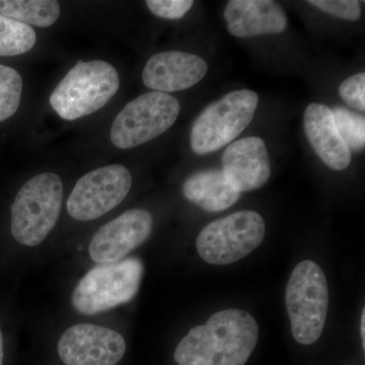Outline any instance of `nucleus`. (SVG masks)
Returning <instances> with one entry per match:
<instances>
[{
	"instance_id": "nucleus-2",
	"label": "nucleus",
	"mask_w": 365,
	"mask_h": 365,
	"mask_svg": "<svg viewBox=\"0 0 365 365\" xmlns=\"http://www.w3.org/2000/svg\"><path fill=\"white\" fill-rule=\"evenodd\" d=\"M119 86V74L111 64L79 60L53 91L50 105L60 118L73 121L105 107Z\"/></svg>"
},
{
	"instance_id": "nucleus-13",
	"label": "nucleus",
	"mask_w": 365,
	"mask_h": 365,
	"mask_svg": "<svg viewBox=\"0 0 365 365\" xmlns=\"http://www.w3.org/2000/svg\"><path fill=\"white\" fill-rule=\"evenodd\" d=\"M208 71L205 60L191 53H158L144 67L143 81L150 90L175 93L187 90L202 81Z\"/></svg>"
},
{
	"instance_id": "nucleus-10",
	"label": "nucleus",
	"mask_w": 365,
	"mask_h": 365,
	"mask_svg": "<svg viewBox=\"0 0 365 365\" xmlns=\"http://www.w3.org/2000/svg\"><path fill=\"white\" fill-rule=\"evenodd\" d=\"M57 350L66 365H115L124 356L126 342L112 329L78 324L62 334Z\"/></svg>"
},
{
	"instance_id": "nucleus-18",
	"label": "nucleus",
	"mask_w": 365,
	"mask_h": 365,
	"mask_svg": "<svg viewBox=\"0 0 365 365\" xmlns=\"http://www.w3.org/2000/svg\"><path fill=\"white\" fill-rule=\"evenodd\" d=\"M37 41L31 26L0 14V56H16L30 51Z\"/></svg>"
},
{
	"instance_id": "nucleus-17",
	"label": "nucleus",
	"mask_w": 365,
	"mask_h": 365,
	"mask_svg": "<svg viewBox=\"0 0 365 365\" xmlns=\"http://www.w3.org/2000/svg\"><path fill=\"white\" fill-rule=\"evenodd\" d=\"M0 14L26 25L47 28L59 18L55 0H0Z\"/></svg>"
},
{
	"instance_id": "nucleus-1",
	"label": "nucleus",
	"mask_w": 365,
	"mask_h": 365,
	"mask_svg": "<svg viewBox=\"0 0 365 365\" xmlns=\"http://www.w3.org/2000/svg\"><path fill=\"white\" fill-rule=\"evenodd\" d=\"M259 327L249 313L225 309L194 327L177 346L178 365H245L256 348Z\"/></svg>"
},
{
	"instance_id": "nucleus-14",
	"label": "nucleus",
	"mask_w": 365,
	"mask_h": 365,
	"mask_svg": "<svg viewBox=\"0 0 365 365\" xmlns=\"http://www.w3.org/2000/svg\"><path fill=\"white\" fill-rule=\"evenodd\" d=\"M230 35L237 38L280 34L287 30V14L272 0H232L225 9Z\"/></svg>"
},
{
	"instance_id": "nucleus-22",
	"label": "nucleus",
	"mask_w": 365,
	"mask_h": 365,
	"mask_svg": "<svg viewBox=\"0 0 365 365\" xmlns=\"http://www.w3.org/2000/svg\"><path fill=\"white\" fill-rule=\"evenodd\" d=\"M339 93L343 101L359 111H365V73L355 74L345 79L339 86Z\"/></svg>"
},
{
	"instance_id": "nucleus-11",
	"label": "nucleus",
	"mask_w": 365,
	"mask_h": 365,
	"mask_svg": "<svg viewBox=\"0 0 365 365\" xmlns=\"http://www.w3.org/2000/svg\"><path fill=\"white\" fill-rule=\"evenodd\" d=\"M153 230V217L144 209H130L100 228L90 242L88 253L98 264L122 260L143 244Z\"/></svg>"
},
{
	"instance_id": "nucleus-23",
	"label": "nucleus",
	"mask_w": 365,
	"mask_h": 365,
	"mask_svg": "<svg viewBox=\"0 0 365 365\" xmlns=\"http://www.w3.org/2000/svg\"><path fill=\"white\" fill-rule=\"evenodd\" d=\"M194 1L192 0H148L146 6L151 13L167 20H180L185 16Z\"/></svg>"
},
{
	"instance_id": "nucleus-25",
	"label": "nucleus",
	"mask_w": 365,
	"mask_h": 365,
	"mask_svg": "<svg viewBox=\"0 0 365 365\" xmlns=\"http://www.w3.org/2000/svg\"><path fill=\"white\" fill-rule=\"evenodd\" d=\"M4 361V339H2L1 331H0V365Z\"/></svg>"
},
{
	"instance_id": "nucleus-5",
	"label": "nucleus",
	"mask_w": 365,
	"mask_h": 365,
	"mask_svg": "<svg viewBox=\"0 0 365 365\" xmlns=\"http://www.w3.org/2000/svg\"><path fill=\"white\" fill-rule=\"evenodd\" d=\"M143 275L138 258L100 264L81 278L71 295L78 313L93 316L109 311L134 299Z\"/></svg>"
},
{
	"instance_id": "nucleus-7",
	"label": "nucleus",
	"mask_w": 365,
	"mask_h": 365,
	"mask_svg": "<svg viewBox=\"0 0 365 365\" xmlns=\"http://www.w3.org/2000/svg\"><path fill=\"white\" fill-rule=\"evenodd\" d=\"M265 237L259 213L244 210L209 223L197 237L198 254L212 265H228L248 256Z\"/></svg>"
},
{
	"instance_id": "nucleus-19",
	"label": "nucleus",
	"mask_w": 365,
	"mask_h": 365,
	"mask_svg": "<svg viewBox=\"0 0 365 365\" xmlns=\"http://www.w3.org/2000/svg\"><path fill=\"white\" fill-rule=\"evenodd\" d=\"M334 122L350 151H361L365 146V119L343 107L332 110Z\"/></svg>"
},
{
	"instance_id": "nucleus-8",
	"label": "nucleus",
	"mask_w": 365,
	"mask_h": 365,
	"mask_svg": "<svg viewBox=\"0 0 365 365\" xmlns=\"http://www.w3.org/2000/svg\"><path fill=\"white\" fill-rule=\"evenodd\" d=\"M181 105L169 93H143L125 106L113 122L111 141L120 150L157 138L176 122Z\"/></svg>"
},
{
	"instance_id": "nucleus-21",
	"label": "nucleus",
	"mask_w": 365,
	"mask_h": 365,
	"mask_svg": "<svg viewBox=\"0 0 365 365\" xmlns=\"http://www.w3.org/2000/svg\"><path fill=\"white\" fill-rule=\"evenodd\" d=\"M307 4L343 20L355 21L361 16L360 2L356 0H309Z\"/></svg>"
},
{
	"instance_id": "nucleus-3",
	"label": "nucleus",
	"mask_w": 365,
	"mask_h": 365,
	"mask_svg": "<svg viewBox=\"0 0 365 365\" xmlns=\"http://www.w3.org/2000/svg\"><path fill=\"white\" fill-rule=\"evenodd\" d=\"M62 200L63 184L58 175L44 173L29 180L11 205L14 239L28 247L45 241L58 220Z\"/></svg>"
},
{
	"instance_id": "nucleus-24",
	"label": "nucleus",
	"mask_w": 365,
	"mask_h": 365,
	"mask_svg": "<svg viewBox=\"0 0 365 365\" xmlns=\"http://www.w3.org/2000/svg\"><path fill=\"white\" fill-rule=\"evenodd\" d=\"M360 334H361L362 346L365 350V309H362L361 321H360Z\"/></svg>"
},
{
	"instance_id": "nucleus-6",
	"label": "nucleus",
	"mask_w": 365,
	"mask_h": 365,
	"mask_svg": "<svg viewBox=\"0 0 365 365\" xmlns=\"http://www.w3.org/2000/svg\"><path fill=\"white\" fill-rule=\"evenodd\" d=\"M258 104L257 93L241 90L207 106L192 126V150L197 155H207L232 143L253 121Z\"/></svg>"
},
{
	"instance_id": "nucleus-12",
	"label": "nucleus",
	"mask_w": 365,
	"mask_h": 365,
	"mask_svg": "<svg viewBox=\"0 0 365 365\" xmlns=\"http://www.w3.org/2000/svg\"><path fill=\"white\" fill-rule=\"evenodd\" d=\"M222 173L240 193L263 187L271 175L270 158L263 139L249 136L230 143L222 155Z\"/></svg>"
},
{
	"instance_id": "nucleus-9",
	"label": "nucleus",
	"mask_w": 365,
	"mask_h": 365,
	"mask_svg": "<svg viewBox=\"0 0 365 365\" xmlns=\"http://www.w3.org/2000/svg\"><path fill=\"white\" fill-rule=\"evenodd\" d=\"M132 186L129 170L111 165L88 173L78 180L67 200L69 215L79 222L97 220L117 207Z\"/></svg>"
},
{
	"instance_id": "nucleus-16",
	"label": "nucleus",
	"mask_w": 365,
	"mask_h": 365,
	"mask_svg": "<svg viewBox=\"0 0 365 365\" xmlns=\"http://www.w3.org/2000/svg\"><path fill=\"white\" fill-rule=\"evenodd\" d=\"M187 200L208 212H220L234 205L241 193L230 184L222 170L208 169L191 175L182 185Z\"/></svg>"
},
{
	"instance_id": "nucleus-20",
	"label": "nucleus",
	"mask_w": 365,
	"mask_h": 365,
	"mask_svg": "<svg viewBox=\"0 0 365 365\" xmlns=\"http://www.w3.org/2000/svg\"><path fill=\"white\" fill-rule=\"evenodd\" d=\"M23 79L11 67L0 64V122L16 114L20 107Z\"/></svg>"
},
{
	"instance_id": "nucleus-15",
	"label": "nucleus",
	"mask_w": 365,
	"mask_h": 365,
	"mask_svg": "<svg viewBox=\"0 0 365 365\" xmlns=\"http://www.w3.org/2000/svg\"><path fill=\"white\" fill-rule=\"evenodd\" d=\"M304 131L319 158L335 170L347 169L351 163V151L336 128L332 110L326 105L313 103L304 115Z\"/></svg>"
},
{
	"instance_id": "nucleus-4",
	"label": "nucleus",
	"mask_w": 365,
	"mask_h": 365,
	"mask_svg": "<svg viewBox=\"0 0 365 365\" xmlns=\"http://www.w3.org/2000/svg\"><path fill=\"white\" fill-rule=\"evenodd\" d=\"M285 302L295 341L314 344L325 328L329 309L328 282L318 264L306 260L295 266L288 280Z\"/></svg>"
}]
</instances>
